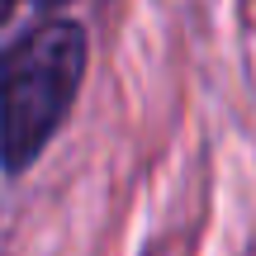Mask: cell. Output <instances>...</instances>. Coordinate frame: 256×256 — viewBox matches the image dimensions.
<instances>
[{"mask_svg":"<svg viewBox=\"0 0 256 256\" xmlns=\"http://www.w3.org/2000/svg\"><path fill=\"white\" fill-rule=\"evenodd\" d=\"M14 5H19V0H0V24L10 19V10H14Z\"/></svg>","mask_w":256,"mask_h":256,"instance_id":"2","label":"cell"},{"mask_svg":"<svg viewBox=\"0 0 256 256\" xmlns=\"http://www.w3.org/2000/svg\"><path fill=\"white\" fill-rule=\"evenodd\" d=\"M86 76V34L72 19L28 28L0 57V166L24 171L66 119Z\"/></svg>","mask_w":256,"mask_h":256,"instance_id":"1","label":"cell"}]
</instances>
